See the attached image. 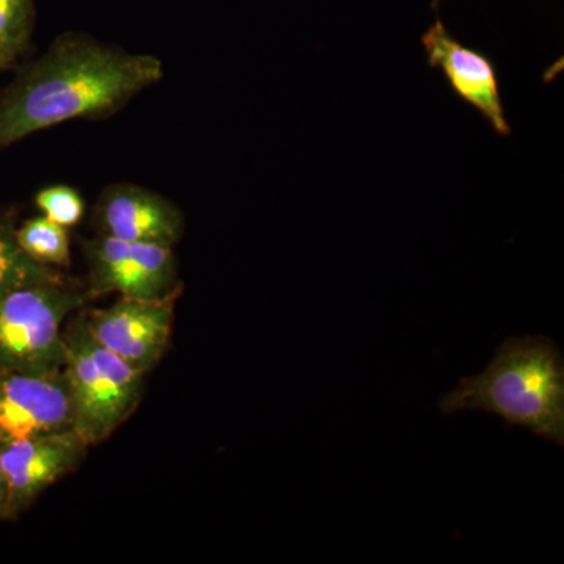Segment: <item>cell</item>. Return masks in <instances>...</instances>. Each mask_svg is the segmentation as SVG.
<instances>
[{
  "mask_svg": "<svg viewBox=\"0 0 564 564\" xmlns=\"http://www.w3.org/2000/svg\"><path fill=\"white\" fill-rule=\"evenodd\" d=\"M162 77L154 55L63 35L0 95V151L62 122L113 113Z\"/></svg>",
  "mask_w": 564,
  "mask_h": 564,
  "instance_id": "1",
  "label": "cell"
},
{
  "mask_svg": "<svg viewBox=\"0 0 564 564\" xmlns=\"http://www.w3.org/2000/svg\"><path fill=\"white\" fill-rule=\"evenodd\" d=\"M444 414L481 411L564 445V359L544 336L511 337L484 372L463 378L440 400Z\"/></svg>",
  "mask_w": 564,
  "mask_h": 564,
  "instance_id": "2",
  "label": "cell"
},
{
  "mask_svg": "<svg viewBox=\"0 0 564 564\" xmlns=\"http://www.w3.org/2000/svg\"><path fill=\"white\" fill-rule=\"evenodd\" d=\"M73 430L85 443L107 440L135 410L144 373L96 343L82 315L63 332Z\"/></svg>",
  "mask_w": 564,
  "mask_h": 564,
  "instance_id": "3",
  "label": "cell"
},
{
  "mask_svg": "<svg viewBox=\"0 0 564 564\" xmlns=\"http://www.w3.org/2000/svg\"><path fill=\"white\" fill-rule=\"evenodd\" d=\"M91 296L61 280L41 282L0 299V370L29 375L63 372V323Z\"/></svg>",
  "mask_w": 564,
  "mask_h": 564,
  "instance_id": "4",
  "label": "cell"
},
{
  "mask_svg": "<svg viewBox=\"0 0 564 564\" xmlns=\"http://www.w3.org/2000/svg\"><path fill=\"white\" fill-rule=\"evenodd\" d=\"M87 292L91 299L118 293L124 299H163L181 292L173 247L133 243L99 234L85 243Z\"/></svg>",
  "mask_w": 564,
  "mask_h": 564,
  "instance_id": "5",
  "label": "cell"
},
{
  "mask_svg": "<svg viewBox=\"0 0 564 564\" xmlns=\"http://www.w3.org/2000/svg\"><path fill=\"white\" fill-rule=\"evenodd\" d=\"M181 292L163 299H124L82 315L85 328L104 348L147 375L169 347Z\"/></svg>",
  "mask_w": 564,
  "mask_h": 564,
  "instance_id": "6",
  "label": "cell"
},
{
  "mask_svg": "<svg viewBox=\"0 0 564 564\" xmlns=\"http://www.w3.org/2000/svg\"><path fill=\"white\" fill-rule=\"evenodd\" d=\"M421 43L426 63L441 69L456 98L474 107L497 135L510 137L499 70L491 58L485 52L459 43L440 18L423 33Z\"/></svg>",
  "mask_w": 564,
  "mask_h": 564,
  "instance_id": "7",
  "label": "cell"
},
{
  "mask_svg": "<svg viewBox=\"0 0 564 564\" xmlns=\"http://www.w3.org/2000/svg\"><path fill=\"white\" fill-rule=\"evenodd\" d=\"M88 444L73 429L0 445L7 475V519L28 510L41 492L70 473Z\"/></svg>",
  "mask_w": 564,
  "mask_h": 564,
  "instance_id": "8",
  "label": "cell"
},
{
  "mask_svg": "<svg viewBox=\"0 0 564 564\" xmlns=\"http://www.w3.org/2000/svg\"><path fill=\"white\" fill-rule=\"evenodd\" d=\"M73 429L65 372L0 370V445Z\"/></svg>",
  "mask_w": 564,
  "mask_h": 564,
  "instance_id": "9",
  "label": "cell"
},
{
  "mask_svg": "<svg viewBox=\"0 0 564 564\" xmlns=\"http://www.w3.org/2000/svg\"><path fill=\"white\" fill-rule=\"evenodd\" d=\"M99 234L133 243L174 247L184 232V215L159 193L133 184L107 187L96 203Z\"/></svg>",
  "mask_w": 564,
  "mask_h": 564,
  "instance_id": "10",
  "label": "cell"
},
{
  "mask_svg": "<svg viewBox=\"0 0 564 564\" xmlns=\"http://www.w3.org/2000/svg\"><path fill=\"white\" fill-rule=\"evenodd\" d=\"M61 278H63L62 274L51 267L32 261L21 250L14 226L0 217V299L17 289L61 280Z\"/></svg>",
  "mask_w": 564,
  "mask_h": 564,
  "instance_id": "11",
  "label": "cell"
},
{
  "mask_svg": "<svg viewBox=\"0 0 564 564\" xmlns=\"http://www.w3.org/2000/svg\"><path fill=\"white\" fill-rule=\"evenodd\" d=\"M21 250L32 261L46 267L70 265V240L68 229L40 215L17 229Z\"/></svg>",
  "mask_w": 564,
  "mask_h": 564,
  "instance_id": "12",
  "label": "cell"
},
{
  "mask_svg": "<svg viewBox=\"0 0 564 564\" xmlns=\"http://www.w3.org/2000/svg\"><path fill=\"white\" fill-rule=\"evenodd\" d=\"M33 0H0V68L17 61L31 39Z\"/></svg>",
  "mask_w": 564,
  "mask_h": 564,
  "instance_id": "13",
  "label": "cell"
},
{
  "mask_svg": "<svg viewBox=\"0 0 564 564\" xmlns=\"http://www.w3.org/2000/svg\"><path fill=\"white\" fill-rule=\"evenodd\" d=\"M36 207L41 215L63 228H73L85 214V202L76 188L69 185H51L36 193Z\"/></svg>",
  "mask_w": 564,
  "mask_h": 564,
  "instance_id": "14",
  "label": "cell"
},
{
  "mask_svg": "<svg viewBox=\"0 0 564 564\" xmlns=\"http://www.w3.org/2000/svg\"><path fill=\"white\" fill-rule=\"evenodd\" d=\"M7 475L3 469L2 458H0V518L7 519Z\"/></svg>",
  "mask_w": 564,
  "mask_h": 564,
  "instance_id": "15",
  "label": "cell"
},
{
  "mask_svg": "<svg viewBox=\"0 0 564 564\" xmlns=\"http://www.w3.org/2000/svg\"><path fill=\"white\" fill-rule=\"evenodd\" d=\"M441 0H432V9L437 10V7H440Z\"/></svg>",
  "mask_w": 564,
  "mask_h": 564,
  "instance_id": "16",
  "label": "cell"
},
{
  "mask_svg": "<svg viewBox=\"0 0 564 564\" xmlns=\"http://www.w3.org/2000/svg\"><path fill=\"white\" fill-rule=\"evenodd\" d=\"M0 70H2V68H0Z\"/></svg>",
  "mask_w": 564,
  "mask_h": 564,
  "instance_id": "17",
  "label": "cell"
}]
</instances>
